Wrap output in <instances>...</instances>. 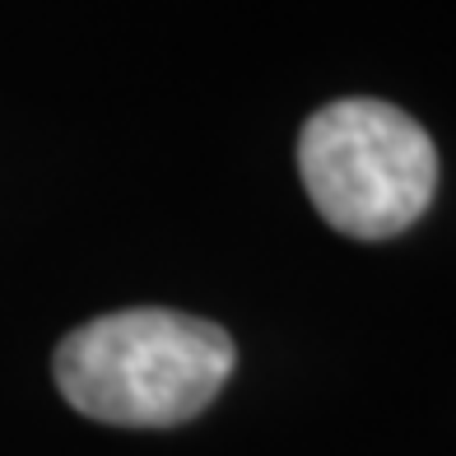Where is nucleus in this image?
<instances>
[{
	"label": "nucleus",
	"instance_id": "nucleus-1",
	"mask_svg": "<svg viewBox=\"0 0 456 456\" xmlns=\"http://www.w3.org/2000/svg\"><path fill=\"white\" fill-rule=\"evenodd\" d=\"M233 359L224 326L168 307H131L61 340L56 387L98 424L168 428L196 419L219 396Z\"/></svg>",
	"mask_w": 456,
	"mask_h": 456
},
{
	"label": "nucleus",
	"instance_id": "nucleus-2",
	"mask_svg": "<svg viewBox=\"0 0 456 456\" xmlns=\"http://www.w3.org/2000/svg\"><path fill=\"white\" fill-rule=\"evenodd\" d=\"M298 173L317 215L349 238H396L438 191V150L410 112L382 98H340L307 117Z\"/></svg>",
	"mask_w": 456,
	"mask_h": 456
}]
</instances>
